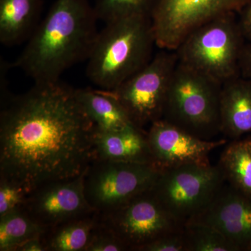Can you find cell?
I'll use <instances>...</instances> for the list:
<instances>
[{
  "label": "cell",
  "mask_w": 251,
  "mask_h": 251,
  "mask_svg": "<svg viewBox=\"0 0 251 251\" xmlns=\"http://www.w3.org/2000/svg\"><path fill=\"white\" fill-rule=\"evenodd\" d=\"M218 166L227 184L251 199V136L226 144Z\"/></svg>",
  "instance_id": "cell-19"
},
{
  "label": "cell",
  "mask_w": 251,
  "mask_h": 251,
  "mask_svg": "<svg viewBox=\"0 0 251 251\" xmlns=\"http://www.w3.org/2000/svg\"><path fill=\"white\" fill-rule=\"evenodd\" d=\"M225 182L218 165L188 164L161 171L152 191L166 210L185 224L207 205Z\"/></svg>",
  "instance_id": "cell-7"
},
{
  "label": "cell",
  "mask_w": 251,
  "mask_h": 251,
  "mask_svg": "<svg viewBox=\"0 0 251 251\" xmlns=\"http://www.w3.org/2000/svg\"><path fill=\"white\" fill-rule=\"evenodd\" d=\"M94 147L95 159L156 166L147 132L136 126L116 132L97 129Z\"/></svg>",
  "instance_id": "cell-14"
},
{
  "label": "cell",
  "mask_w": 251,
  "mask_h": 251,
  "mask_svg": "<svg viewBox=\"0 0 251 251\" xmlns=\"http://www.w3.org/2000/svg\"><path fill=\"white\" fill-rule=\"evenodd\" d=\"M98 214L100 226L117 236L132 251H138L163 234L181 228L184 224L166 210L152 188L116 209Z\"/></svg>",
  "instance_id": "cell-9"
},
{
  "label": "cell",
  "mask_w": 251,
  "mask_h": 251,
  "mask_svg": "<svg viewBox=\"0 0 251 251\" xmlns=\"http://www.w3.org/2000/svg\"><path fill=\"white\" fill-rule=\"evenodd\" d=\"M240 72L242 76L251 80V45L244 46L240 60Z\"/></svg>",
  "instance_id": "cell-27"
},
{
  "label": "cell",
  "mask_w": 251,
  "mask_h": 251,
  "mask_svg": "<svg viewBox=\"0 0 251 251\" xmlns=\"http://www.w3.org/2000/svg\"><path fill=\"white\" fill-rule=\"evenodd\" d=\"M98 21L89 0H55L12 67L34 82L59 80L68 69L88 59Z\"/></svg>",
  "instance_id": "cell-2"
},
{
  "label": "cell",
  "mask_w": 251,
  "mask_h": 251,
  "mask_svg": "<svg viewBox=\"0 0 251 251\" xmlns=\"http://www.w3.org/2000/svg\"><path fill=\"white\" fill-rule=\"evenodd\" d=\"M157 0H97L94 7L99 21L105 23L131 16H149Z\"/></svg>",
  "instance_id": "cell-22"
},
{
  "label": "cell",
  "mask_w": 251,
  "mask_h": 251,
  "mask_svg": "<svg viewBox=\"0 0 251 251\" xmlns=\"http://www.w3.org/2000/svg\"><path fill=\"white\" fill-rule=\"evenodd\" d=\"M75 95L97 130L116 132L135 126L113 91L79 88Z\"/></svg>",
  "instance_id": "cell-17"
},
{
  "label": "cell",
  "mask_w": 251,
  "mask_h": 251,
  "mask_svg": "<svg viewBox=\"0 0 251 251\" xmlns=\"http://www.w3.org/2000/svg\"><path fill=\"white\" fill-rule=\"evenodd\" d=\"M246 251H251V242L249 243V245L247 246Z\"/></svg>",
  "instance_id": "cell-29"
},
{
  "label": "cell",
  "mask_w": 251,
  "mask_h": 251,
  "mask_svg": "<svg viewBox=\"0 0 251 251\" xmlns=\"http://www.w3.org/2000/svg\"><path fill=\"white\" fill-rule=\"evenodd\" d=\"M155 47L151 17L131 16L106 23L87 59V76L100 89L115 90L150 62Z\"/></svg>",
  "instance_id": "cell-3"
},
{
  "label": "cell",
  "mask_w": 251,
  "mask_h": 251,
  "mask_svg": "<svg viewBox=\"0 0 251 251\" xmlns=\"http://www.w3.org/2000/svg\"><path fill=\"white\" fill-rule=\"evenodd\" d=\"M138 251H188L184 226L157 238L140 247Z\"/></svg>",
  "instance_id": "cell-24"
},
{
  "label": "cell",
  "mask_w": 251,
  "mask_h": 251,
  "mask_svg": "<svg viewBox=\"0 0 251 251\" xmlns=\"http://www.w3.org/2000/svg\"><path fill=\"white\" fill-rule=\"evenodd\" d=\"M42 237L29 239L19 246L16 251H47Z\"/></svg>",
  "instance_id": "cell-28"
},
{
  "label": "cell",
  "mask_w": 251,
  "mask_h": 251,
  "mask_svg": "<svg viewBox=\"0 0 251 251\" xmlns=\"http://www.w3.org/2000/svg\"><path fill=\"white\" fill-rule=\"evenodd\" d=\"M235 14L219 16L190 33L175 50L178 62L222 85L240 76L245 45Z\"/></svg>",
  "instance_id": "cell-5"
},
{
  "label": "cell",
  "mask_w": 251,
  "mask_h": 251,
  "mask_svg": "<svg viewBox=\"0 0 251 251\" xmlns=\"http://www.w3.org/2000/svg\"><path fill=\"white\" fill-rule=\"evenodd\" d=\"M184 230L188 251H242L215 227L195 221H186Z\"/></svg>",
  "instance_id": "cell-21"
},
{
  "label": "cell",
  "mask_w": 251,
  "mask_h": 251,
  "mask_svg": "<svg viewBox=\"0 0 251 251\" xmlns=\"http://www.w3.org/2000/svg\"><path fill=\"white\" fill-rule=\"evenodd\" d=\"M251 0H157L151 15L157 47L176 50L196 28L214 18L236 14Z\"/></svg>",
  "instance_id": "cell-10"
},
{
  "label": "cell",
  "mask_w": 251,
  "mask_h": 251,
  "mask_svg": "<svg viewBox=\"0 0 251 251\" xmlns=\"http://www.w3.org/2000/svg\"><path fill=\"white\" fill-rule=\"evenodd\" d=\"M189 221L215 227L246 251L251 242V199L224 183L207 205Z\"/></svg>",
  "instance_id": "cell-13"
},
{
  "label": "cell",
  "mask_w": 251,
  "mask_h": 251,
  "mask_svg": "<svg viewBox=\"0 0 251 251\" xmlns=\"http://www.w3.org/2000/svg\"><path fill=\"white\" fill-rule=\"evenodd\" d=\"M147 135L155 165L161 171L188 164H209V154L227 143L226 139H201L163 119L150 125Z\"/></svg>",
  "instance_id": "cell-12"
},
{
  "label": "cell",
  "mask_w": 251,
  "mask_h": 251,
  "mask_svg": "<svg viewBox=\"0 0 251 251\" xmlns=\"http://www.w3.org/2000/svg\"><path fill=\"white\" fill-rule=\"evenodd\" d=\"M29 193L21 184L0 176V217L24 207Z\"/></svg>",
  "instance_id": "cell-23"
},
{
  "label": "cell",
  "mask_w": 251,
  "mask_h": 251,
  "mask_svg": "<svg viewBox=\"0 0 251 251\" xmlns=\"http://www.w3.org/2000/svg\"><path fill=\"white\" fill-rule=\"evenodd\" d=\"M85 173L36 188L28 195L25 209L47 229L68 220L96 211L86 198Z\"/></svg>",
  "instance_id": "cell-11"
},
{
  "label": "cell",
  "mask_w": 251,
  "mask_h": 251,
  "mask_svg": "<svg viewBox=\"0 0 251 251\" xmlns=\"http://www.w3.org/2000/svg\"><path fill=\"white\" fill-rule=\"evenodd\" d=\"M43 0H0V43L16 46L32 35L41 22Z\"/></svg>",
  "instance_id": "cell-16"
},
{
  "label": "cell",
  "mask_w": 251,
  "mask_h": 251,
  "mask_svg": "<svg viewBox=\"0 0 251 251\" xmlns=\"http://www.w3.org/2000/svg\"><path fill=\"white\" fill-rule=\"evenodd\" d=\"M46 231L24 207L11 211L0 217V251H16L23 243Z\"/></svg>",
  "instance_id": "cell-20"
},
{
  "label": "cell",
  "mask_w": 251,
  "mask_h": 251,
  "mask_svg": "<svg viewBox=\"0 0 251 251\" xmlns=\"http://www.w3.org/2000/svg\"><path fill=\"white\" fill-rule=\"evenodd\" d=\"M161 170L154 165L94 159L85 175V194L100 214L116 209L154 186Z\"/></svg>",
  "instance_id": "cell-6"
},
{
  "label": "cell",
  "mask_w": 251,
  "mask_h": 251,
  "mask_svg": "<svg viewBox=\"0 0 251 251\" xmlns=\"http://www.w3.org/2000/svg\"><path fill=\"white\" fill-rule=\"evenodd\" d=\"M129 248L99 223L91 236L85 251H128Z\"/></svg>",
  "instance_id": "cell-25"
},
{
  "label": "cell",
  "mask_w": 251,
  "mask_h": 251,
  "mask_svg": "<svg viewBox=\"0 0 251 251\" xmlns=\"http://www.w3.org/2000/svg\"><path fill=\"white\" fill-rule=\"evenodd\" d=\"M177 64L175 50L160 49L143 69L113 90L133 125L144 129L161 120Z\"/></svg>",
  "instance_id": "cell-8"
},
{
  "label": "cell",
  "mask_w": 251,
  "mask_h": 251,
  "mask_svg": "<svg viewBox=\"0 0 251 251\" xmlns=\"http://www.w3.org/2000/svg\"><path fill=\"white\" fill-rule=\"evenodd\" d=\"M240 20L239 21L241 30L244 37L251 40V1L241 11Z\"/></svg>",
  "instance_id": "cell-26"
},
{
  "label": "cell",
  "mask_w": 251,
  "mask_h": 251,
  "mask_svg": "<svg viewBox=\"0 0 251 251\" xmlns=\"http://www.w3.org/2000/svg\"><path fill=\"white\" fill-rule=\"evenodd\" d=\"M96 130L75 89L60 80L34 82L1 102L0 176L30 193L79 176L96 158Z\"/></svg>",
  "instance_id": "cell-1"
},
{
  "label": "cell",
  "mask_w": 251,
  "mask_h": 251,
  "mask_svg": "<svg viewBox=\"0 0 251 251\" xmlns=\"http://www.w3.org/2000/svg\"><path fill=\"white\" fill-rule=\"evenodd\" d=\"M222 84L178 62L172 76L163 120L206 140L221 133Z\"/></svg>",
  "instance_id": "cell-4"
},
{
  "label": "cell",
  "mask_w": 251,
  "mask_h": 251,
  "mask_svg": "<svg viewBox=\"0 0 251 251\" xmlns=\"http://www.w3.org/2000/svg\"><path fill=\"white\" fill-rule=\"evenodd\" d=\"M99 223L97 211L68 220L43 235L47 251H85Z\"/></svg>",
  "instance_id": "cell-18"
},
{
  "label": "cell",
  "mask_w": 251,
  "mask_h": 251,
  "mask_svg": "<svg viewBox=\"0 0 251 251\" xmlns=\"http://www.w3.org/2000/svg\"><path fill=\"white\" fill-rule=\"evenodd\" d=\"M221 133L232 140L251 133V80L237 77L224 82L220 94Z\"/></svg>",
  "instance_id": "cell-15"
}]
</instances>
